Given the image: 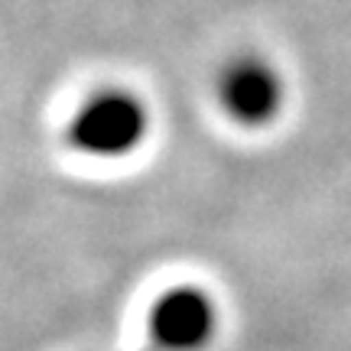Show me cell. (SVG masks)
<instances>
[{
  "label": "cell",
  "mask_w": 351,
  "mask_h": 351,
  "mask_svg": "<svg viewBox=\"0 0 351 351\" xmlns=\"http://www.w3.org/2000/svg\"><path fill=\"white\" fill-rule=\"evenodd\" d=\"M147 134H150V111L143 98L130 88L108 85L95 88L72 111L65 127V143L88 160H121L137 150Z\"/></svg>",
  "instance_id": "obj_1"
},
{
  "label": "cell",
  "mask_w": 351,
  "mask_h": 351,
  "mask_svg": "<svg viewBox=\"0 0 351 351\" xmlns=\"http://www.w3.org/2000/svg\"><path fill=\"white\" fill-rule=\"evenodd\" d=\"M215 98L231 124L244 130H261L280 117L287 104V85L270 59L241 52L234 59H228L225 69L218 72Z\"/></svg>",
  "instance_id": "obj_2"
},
{
  "label": "cell",
  "mask_w": 351,
  "mask_h": 351,
  "mask_svg": "<svg viewBox=\"0 0 351 351\" xmlns=\"http://www.w3.org/2000/svg\"><path fill=\"white\" fill-rule=\"evenodd\" d=\"M218 332L215 300L199 287H176L153 302L147 339L163 351H202Z\"/></svg>",
  "instance_id": "obj_3"
}]
</instances>
